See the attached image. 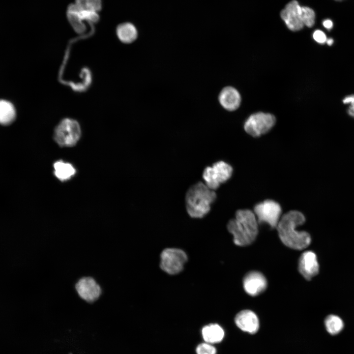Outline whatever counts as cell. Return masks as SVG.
<instances>
[{"label": "cell", "mask_w": 354, "mask_h": 354, "mask_svg": "<svg viewBox=\"0 0 354 354\" xmlns=\"http://www.w3.org/2000/svg\"><path fill=\"white\" fill-rule=\"evenodd\" d=\"M305 221L304 215L297 210H291L280 218L276 228L281 240L286 246L302 250L310 244V235L306 232L296 230L297 227Z\"/></svg>", "instance_id": "6da1fadb"}, {"label": "cell", "mask_w": 354, "mask_h": 354, "mask_svg": "<svg viewBox=\"0 0 354 354\" xmlns=\"http://www.w3.org/2000/svg\"><path fill=\"white\" fill-rule=\"evenodd\" d=\"M258 222L253 212L249 209H239L235 217L227 225L229 232L234 236V243L240 246L251 244L258 233Z\"/></svg>", "instance_id": "7a4b0ae2"}, {"label": "cell", "mask_w": 354, "mask_h": 354, "mask_svg": "<svg viewBox=\"0 0 354 354\" xmlns=\"http://www.w3.org/2000/svg\"><path fill=\"white\" fill-rule=\"evenodd\" d=\"M216 198L214 191L204 182H198L192 185L185 195V206L189 215L194 218H201L206 215L211 205Z\"/></svg>", "instance_id": "3957f363"}, {"label": "cell", "mask_w": 354, "mask_h": 354, "mask_svg": "<svg viewBox=\"0 0 354 354\" xmlns=\"http://www.w3.org/2000/svg\"><path fill=\"white\" fill-rule=\"evenodd\" d=\"M81 135L79 123L76 120L65 118L62 119L55 128L54 138L61 147H72L79 141Z\"/></svg>", "instance_id": "277c9868"}, {"label": "cell", "mask_w": 354, "mask_h": 354, "mask_svg": "<svg viewBox=\"0 0 354 354\" xmlns=\"http://www.w3.org/2000/svg\"><path fill=\"white\" fill-rule=\"evenodd\" d=\"M232 173L233 168L230 164L219 161L204 169L203 178L205 184L210 189L214 190L221 183L228 180L231 177Z\"/></svg>", "instance_id": "5b68a950"}, {"label": "cell", "mask_w": 354, "mask_h": 354, "mask_svg": "<svg viewBox=\"0 0 354 354\" xmlns=\"http://www.w3.org/2000/svg\"><path fill=\"white\" fill-rule=\"evenodd\" d=\"M160 268L169 274L174 275L182 271L188 258L182 250L175 248H166L160 256Z\"/></svg>", "instance_id": "8992f818"}, {"label": "cell", "mask_w": 354, "mask_h": 354, "mask_svg": "<svg viewBox=\"0 0 354 354\" xmlns=\"http://www.w3.org/2000/svg\"><path fill=\"white\" fill-rule=\"evenodd\" d=\"M281 207L276 202L266 200L257 204L254 213L258 223H266L271 228H276L280 219Z\"/></svg>", "instance_id": "52a82bcc"}, {"label": "cell", "mask_w": 354, "mask_h": 354, "mask_svg": "<svg viewBox=\"0 0 354 354\" xmlns=\"http://www.w3.org/2000/svg\"><path fill=\"white\" fill-rule=\"evenodd\" d=\"M275 117L269 113L258 112L251 115L246 120L245 131L253 137H258L267 132L275 123Z\"/></svg>", "instance_id": "ba28073f"}, {"label": "cell", "mask_w": 354, "mask_h": 354, "mask_svg": "<svg viewBox=\"0 0 354 354\" xmlns=\"http://www.w3.org/2000/svg\"><path fill=\"white\" fill-rule=\"evenodd\" d=\"M75 289L79 296L88 303L97 300L102 292L100 286L90 277L79 279L75 285Z\"/></svg>", "instance_id": "9c48e42d"}, {"label": "cell", "mask_w": 354, "mask_h": 354, "mask_svg": "<svg viewBox=\"0 0 354 354\" xmlns=\"http://www.w3.org/2000/svg\"><path fill=\"white\" fill-rule=\"evenodd\" d=\"M301 8L298 2L293 0L289 2L280 13L287 27L292 31L299 30L304 26L301 17Z\"/></svg>", "instance_id": "30bf717a"}, {"label": "cell", "mask_w": 354, "mask_h": 354, "mask_svg": "<svg viewBox=\"0 0 354 354\" xmlns=\"http://www.w3.org/2000/svg\"><path fill=\"white\" fill-rule=\"evenodd\" d=\"M243 284L245 292L252 296L261 294L267 287V281L264 275L255 271H251L245 276Z\"/></svg>", "instance_id": "8fae6325"}, {"label": "cell", "mask_w": 354, "mask_h": 354, "mask_svg": "<svg viewBox=\"0 0 354 354\" xmlns=\"http://www.w3.org/2000/svg\"><path fill=\"white\" fill-rule=\"evenodd\" d=\"M298 270L306 280H311L318 274L319 265L314 252L308 251L301 254L298 262Z\"/></svg>", "instance_id": "7c38bea8"}, {"label": "cell", "mask_w": 354, "mask_h": 354, "mask_svg": "<svg viewBox=\"0 0 354 354\" xmlns=\"http://www.w3.org/2000/svg\"><path fill=\"white\" fill-rule=\"evenodd\" d=\"M235 321L237 326L244 332L255 334L259 328V321L252 311L244 310L237 313Z\"/></svg>", "instance_id": "4fadbf2b"}, {"label": "cell", "mask_w": 354, "mask_h": 354, "mask_svg": "<svg viewBox=\"0 0 354 354\" xmlns=\"http://www.w3.org/2000/svg\"><path fill=\"white\" fill-rule=\"evenodd\" d=\"M218 99L221 105L230 111L236 110L241 102L239 93L232 87H226L223 88L219 95Z\"/></svg>", "instance_id": "5bb4252c"}, {"label": "cell", "mask_w": 354, "mask_h": 354, "mask_svg": "<svg viewBox=\"0 0 354 354\" xmlns=\"http://www.w3.org/2000/svg\"><path fill=\"white\" fill-rule=\"evenodd\" d=\"M116 34L118 39L125 44L132 43L138 36L136 27L130 23H123L118 25L116 29Z\"/></svg>", "instance_id": "9a60e30c"}, {"label": "cell", "mask_w": 354, "mask_h": 354, "mask_svg": "<svg viewBox=\"0 0 354 354\" xmlns=\"http://www.w3.org/2000/svg\"><path fill=\"white\" fill-rule=\"evenodd\" d=\"M202 334L205 342L210 344L220 342L224 337L223 329L216 324L205 326Z\"/></svg>", "instance_id": "2e32d148"}, {"label": "cell", "mask_w": 354, "mask_h": 354, "mask_svg": "<svg viewBox=\"0 0 354 354\" xmlns=\"http://www.w3.org/2000/svg\"><path fill=\"white\" fill-rule=\"evenodd\" d=\"M67 18L74 30L78 33L84 32L86 27L80 14L79 8L75 3H71L67 9Z\"/></svg>", "instance_id": "e0dca14e"}, {"label": "cell", "mask_w": 354, "mask_h": 354, "mask_svg": "<svg viewBox=\"0 0 354 354\" xmlns=\"http://www.w3.org/2000/svg\"><path fill=\"white\" fill-rule=\"evenodd\" d=\"M16 110L9 101L0 100V124L7 125L11 123L16 118Z\"/></svg>", "instance_id": "ac0fdd59"}, {"label": "cell", "mask_w": 354, "mask_h": 354, "mask_svg": "<svg viewBox=\"0 0 354 354\" xmlns=\"http://www.w3.org/2000/svg\"><path fill=\"white\" fill-rule=\"evenodd\" d=\"M54 169L55 176L60 181L67 180L75 174V169L71 164L61 161L56 162Z\"/></svg>", "instance_id": "d6986e66"}, {"label": "cell", "mask_w": 354, "mask_h": 354, "mask_svg": "<svg viewBox=\"0 0 354 354\" xmlns=\"http://www.w3.org/2000/svg\"><path fill=\"white\" fill-rule=\"evenodd\" d=\"M324 325L327 331L331 335L338 334L344 327L342 320L335 315L327 316L324 320Z\"/></svg>", "instance_id": "ffe728a7"}, {"label": "cell", "mask_w": 354, "mask_h": 354, "mask_svg": "<svg viewBox=\"0 0 354 354\" xmlns=\"http://www.w3.org/2000/svg\"><path fill=\"white\" fill-rule=\"evenodd\" d=\"M74 3L81 10L98 13L102 9L101 0H75Z\"/></svg>", "instance_id": "44dd1931"}, {"label": "cell", "mask_w": 354, "mask_h": 354, "mask_svg": "<svg viewBox=\"0 0 354 354\" xmlns=\"http://www.w3.org/2000/svg\"><path fill=\"white\" fill-rule=\"evenodd\" d=\"M301 17L304 25L311 28L315 23V14L314 10L307 6H301Z\"/></svg>", "instance_id": "7402d4cb"}, {"label": "cell", "mask_w": 354, "mask_h": 354, "mask_svg": "<svg viewBox=\"0 0 354 354\" xmlns=\"http://www.w3.org/2000/svg\"><path fill=\"white\" fill-rule=\"evenodd\" d=\"M197 354H216V348L207 343H203L199 344L196 348Z\"/></svg>", "instance_id": "603a6c76"}, {"label": "cell", "mask_w": 354, "mask_h": 354, "mask_svg": "<svg viewBox=\"0 0 354 354\" xmlns=\"http://www.w3.org/2000/svg\"><path fill=\"white\" fill-rule=\"evenodd\" d=\"M344 104H350L348 113L349 115L354 118V95L346 96L343 100Z\"/></svg>", "instance_id": "cb8c5ba5"}, {"label": "cell", "mask_w": 354, "mask_h": 354, "mask_svg": "<svg viewBox=\"0 0 354 354\" xmlns=\"http://www.w3.org/2000/svg\"><path fill=\"white\" fill-rule=\"evenodd\" d=\"M314 39L319 43L324 44L327 38L325 33L321 30H315L313 34Z\"/></svg>", "instance_id": "d4e9b609"}, {"label": "cell", "mask_w": 354, "mask_h": 354, "mask_svg": "<svg viewBox=\"0 0 354 354\" xmlns=\"http://www.w3.org/2000/svg\"><path fill=\"white\" fill-rule=\"evenodd\" d=\"M323 25L327 30H330L333 27V23L331 20L326 19L323 21Z\"/></svg>", "instance_id": "484cf974"}, {"label": "cell", "mask_w": 354, "mask_h": 354, "mask_svg": "<svg viewBox=\"0 0 354 354\" xmlns=\"http://www.w3.org/2000/svg\"><path fill=\"white\" fill-rule=\"evenodd\" d=\"M326 42L329 46H331L333 43V40L332 38H328L326 39Z\"/></svg>", "instance_id": "4316f807"}, {"label": "cell", "mask_w": 354, "mask_h": 354, "mask_svg": "<svg viewBox=\"0 0 354 354\" xmlns=\"http://www.w3.org/2000/svg\"></svg>", "instance_id": "83f0119b"}]
</instances>
